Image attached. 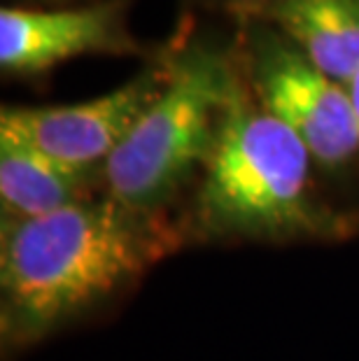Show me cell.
Here are the masks:
<instances>
[{
    "mask_svg": "<svg viewBox=\"0 0 359 361\" xmlns=\"http://www.w3.org/2000/svg\"><path fill=\"white\" fill-rule=\"evenodd\" d=\"M178 245L159 214L110 196L47 217L7 219L0 233L3 338L30 345L117 296Z\"/></svg>",
    "mask_w": 359,
    "mask_h": 361,
    "instance_id": "obj_1",
    "label": "cell"
},
{
    "mask_svg": "<svg viewBox=\"0 0 359 361\" xmlns=\"http://www.w3.org/2000/svg\"><path fill=\"white\" fill-rule=\"evenodd\" d=\"M310 152L236 80L194 207V231L248 240L339 233L310 189Z\"/></svg>",
    "mask_w": 359,
    "mask_h": 361,
    "instance_id": "obj_2",
    "label": "cell"
},
{
    "mask_svg": "<svg viewBox=\"0 0 359 361\" xmlns=\"http://www.w3.org/2000/svg\"><path fill=\"white\" fill-rule=\"evenodd\" d=\"M236 84L215 51L192 49L166 66L159 96L103 166L105 191L128 210L159 214L215 149Z\"/></svg>",
    "mask_w": 359,
    "mask_h": 361,
    "instance_id": "obj_3",
    "label": "cell"
},
{
    "mask_svg": "<svg viewBox=\"0 0 359 361\" xmlns=\"http://www.w3.org/2000/svg\"><path fill=\"white\" fill-rule=\"evenodd\" d=\"M250 80L257 103L292 128L322 166H346L359 152V124L348 87L317 71L287 37L252 40Z\"/></svg>",
    "mask_w": 359,
    "mask_h": 361,
    "instance_id": "obj_4",
    "label": "cell"
},
{
    "mask_svg": "<svg viewBox=\"0 0 359 361\" xmlns=\"http://www.w3.org/2000/svg\"><path fill=\"white\" fill-rule=\"evenodd\" d=\"M166 82V68L145 71L94 101L51 107H3L0 133L80 171H94L119 147Z\"/></svg>",
    "mask_w": 359,
    "mask_h": 361,
    "instance_id": "obj_5",
    "label": "cell"
},
{
    "mask_svg": "<svg viewBox=\"0 0 359 361\" xmlns=\"http://www.w3.org/2000/svg\"><path fill=\"white\" fill-rule=\"evenodd\" d=\"M124 24V0L78 10H0V68L40 75L84 54H138Z\"/></svg>",
    "mask_w": 359,
    "mask_h": 361,
    "instance_id": "obj_6",
    "label": "cell"
},
{
    "mask_svg": "<svg viewBox=\"0 0 359 361\" xmlns=\"http://www.w3.org/2000/svg\"><path fill=\"white\" fill-rule=\"evenodd\" d=\"M91 173L0 133V201L7 219H37L91 201Z\"/></svg>",
    "mask_w": 359,
    "mask_h": 361,
    "instance_id": "obj_7",
    "label": "cell"
},
{
    "mask_svg": "<svg viewBox=\"0 0 359 361\" xmlns=\"http://www.w3.org/2000/svg\"><path fill=\"white\" fill-rule=\"evenodd\" d=\"M271 19L317 71L339 84L359 73V0H278Z\"/></svg>",
    "mask_w": 359,
    "mask_h": 361,
    "instance_id": "obj_8",
    "label": "cell"
},
{
    "mask_svg": "<svg viewBox=\"0 0 359 361\" xmlns=\"http://www.w3.org/2000/svg\"><path fill=\"white\" fill-rule=\"evenodd\" d=\"M348 91H350V96H353V105H355V114H357V124H359V73H357V78L348 84Z\"/></svg>",
    "mask_w": 359,
    "mask_h": 361,
    "instance_id": "obj_9",
    "label": "cell"
}]
</instances>
